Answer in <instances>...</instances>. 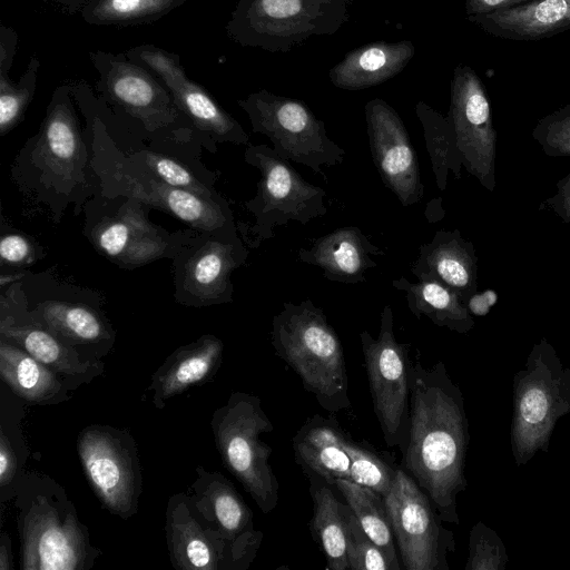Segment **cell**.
I'll return each mask as SVG.
<instances>
[{
    "instance_id": "obj_1",
    "label": "cell",
    "mask_w": 570,
    "mask_h": 570,
    "mask_svg": "<svg viewBox=\"0 0 570 570\" xmlns=\"http://www.w3.org/2000/svg\"><path fill=\"white\" fill-rule=\"evenodd\" d=\"M410 433L401 468L429 495L441 519L459 523L458 494L466 487L468 421L463 397L444 364L410 371Z\"/></svg>"
},
{
    "instance_id": "obj_2",
    "label": "cell",
    "mask_w": 570,
    "mask_h": 570,
    "mask_svg": "<svg viewBox=\"0 0 570 570\" xmlns=\"http://www.w3.org/2000/svg\"><path fill=\"white\" fill-rule=\"evenodd\" d=\"M22 570H89L101 554L66 490L26 470L13 498Z\"/></svg>"
},
{
    "instance_id": "obj_3",
    "label": "cell",
    "mask_w": 570,
    "mask_h": 570,
    "mask_svg": "<svg viewBox=\"0 0 570 570\" xmlns=\"http://www.w3.org/2000/svg\"><path fill=\"white\" fill-rule=\"evenodd\" d=\"M271 343L324 410L336 413L351 407L342 343L309 298L283 303L272 320Z\"/></svg>"
},
{
    "instance_id": "obj_4",
    "label": "cell",
    "mask_w": 570,
    "mask_h": 570,
    "mask_svg": "<svg viewBox=\"0 0 570 570\" xmlns=\"http://www.w3.org/2000/svg\"><path fill=\"white\" fill-rule=\"evenodd\" d=\"M352 0H239L226 23L242 47L288 52L313 37L332 36L350 20Z\"/></svg>"
},
{
    "instance_id": "obj_5",
    "label": "cell",
    "mask_w": 570,
    "mask_h": 570,
    "mask_svg": "<svg viewBox=\"0 0 570 570\" xmlns=\"http://www.w3.org/2000/svg\"><path fill=\"white\" fill-rule=\"evenodd\" d=\"M210 428L224 466L263 513L273 511L279 499V485L269 463L273 450L262 435L274 428L261 399L246 392H233L213 413Z\"/></svg>"
},
{
    "instance_id": "obj_6",
    "label": "cell",
    "mask_w": 570,
    "mask_h": 570,
    "mask_svg": "<svg viewBox=\"0 0 570 570\" xmlns=\"http://www.w3.org/2000/svg\"><path fill=\"white\" fill-rule=\"evenodd\" d=\"M244 158L261 173L256 195L245 203L255 223L250 227L239 224V230L249 247H259L263 242L275 236L276 227L291 220L306 225L326 214V191L306 181L272 147L249 145Z\"/></svg>"
},
{
    "instance_id": "obj_7",
    "label": "cell",
    "mask_w": 570,
    "mask_h": 570,
    "mask_svg": "<svg viewBox=\"0 0 570 570\" xmlns=\"http://www.w3.org/2000/svg\"><path fill=\"white\" fill-rule=\"evenodd\" d=\"M237 104L247 114L252 130L265 135L283 159L307 166L323 177L322 166L344 160L345 150L328 137L325 122L302 100L259 89Z\"/></svg>"
},
{
    "instance_id": "obj_8",
    "label": "cell",
    "mask_w": 570,
    "mask_h": 570,
    "mask_svg": "<svg viewBox=\"0 0 570 570\" xmlns=\"http://www.w3.org/2000/svg\"><path fill=\"white\" fill-rule=\"evenodd\" d=\"M98 76L99 98L149 132H184L194 129L176 107L164 83L125 52H89Z\"/></svg>"
},
{
    "instance_id": "obj_9",
    "label": "cell",
    "mask_w": 570,
    "mask_h": 570,
    "mask_svg": "<svg viewBox=\"0 0 570 570\" xmlns=\"http://www.w3.org/2000/svg\"><path fill=\"white\" fill-rule=\"evenodd\" d=\"M297 464L308 475L334 484L344 479L367 487L384 497L395 470L381 456L355 442L333 417L315 414L293 438Z\"/></svg>"
},
{
    "instance_id": "obj_10",
    "label": "cell",
    "mask_w": 570,
    "mask_h": 570,
    "mask_svg": "<svg viewBox=\"0 0 570 570\" xmlns=\"http://www.w3.org/2000/svg\"><path fill=\"white\" fill-rule=\"evenodd\" d=\"M393 312L385 305L381 313L380 331L373 337L360 333L370 392L376 419L387 446L403 454L410 433V344L397 342L393 330Z\"/></svg>"
},
{
    "instance_id": "obj_11",
    "label": "cell",
    "mask_w": 570,
    "mask_h": 570,
    "mask_svg": "<svg viewBox=\"0 0 570 570\" xmlns=\"http://www.w3.org/2000/svg\"><path fill=\"white\" fill-rule=\"evenodd\" d=\"M77 452L87 481L102 505L127 520L138 511L142 471L135 438L126 429L105 424L83 428Z\"/></svg>"
},
{
    "instance_id": "obj_12",
    "label": "cell",
    "mask_w": 570,
    "mask_h": 570,
    "mask_svg": "<svg viewBox=\"0 0 570 570\" xmlns=\"http://www.w3.org/2000/svg\"><path fill=\"white\" fill-rule=\"evenodd\" d=\"M391 528L406 570H449L446 554L454 550L452 532L429 495L402 468L383 497Z\"/></svg>"
},
{
    "instance_id": "obj_13",
    "label": "cell",
    "mask_w": 570,
    "mask_h": 570,
    "mask_svg": "<svg viewBox=\"0 0 570 570\" xmlns=\"http://www.w3.org/2000/svg\"><path fill=\"white\" fill-rule=\"evenodd\" d=\"M100 156L94 149L91 166L104 190L126 196L145 205L165 210L203 233H216L234 227L233 216L224 200H209L190 191L171 187L148 170H129L118 149Z\"/></svg>"
},
{
    "instance_id": "obj_14",
    "label": "cell",
    "mask_w": 570,
    "mask_h": 570,
    "mask_svg": "<svg viewBox=\"0 0 570 570\" xmlns=\"http://www.w3.org/2000/svg\"><path fill=\"white\" fill-rule=\"evenodd\" d=\"M125 53L148 68L164 83L194 129L217 142L248 145V135L239 122L206 88L187 76L178 53L151 43L131 47Z\"/></svg>"
},
{
    "instance_id": "obj_15",
    "label": "cell",
    "mask_w": 570,
    "mask_h": 570,
    "mask_svg": "<svg viewBox=\"0 0 570 570\" xmlns=\"http://www.w3.org/2000/svg\"><path fill=\"white\" fill-rule=\"evenodd\" d=\"M185 252L176 268L177 301L196 307L230 302V275L247 257L235 228L224 235L209 234L204 242Z\"/></svg>"
},
{
    "instance_id": "obj_16",
    "label": "cell",
    "mask_w": 570,
    "mask_h": 570,
    "mask_svg": "<svg viewBox=\"0 0 570 570\" xmlns=\"http://www.w3.org/2000/svg\"><path fill=\"white\" fill-rule=\"evenodd\" d=\"M73 100L70 85L55 89L31 153L45 183L68 190L83 183L87 160Z\"/></svg>"
},
{
    "instance_id": "obj_17",
    "label": "cell",
    "mask_w": 570,
    "mask_h": 570,
    "mask_svg": "<svg viewBox=\"0 0 570 570\" xmlns=\"http://www.w3.org/2000/svg\"><path fill=\"white\" fill-rule=\"evenodd\" d=\"M364 110L370 150L382 181L402 206L417 204L424 196V185L404 122L381 98L367 101Z\"/></svg>"
},
{
    "instance_id": "obj_18",
    "label": "cell",
    "mask_w": 570,
    "mask_h": 570,
    "mask_svg": "<svg viewBox=\"0 0 570 570\" xmlns=\"http://www.w3.org/2000/svg\"><path fill=\"white\" fill-rule=\"evenodd\" d=\"M190 490L198 510L225 539L235 570L248 569L263 532L255 529L253 511L234 484L220 472L198 465Z\"/></svg>"
},
{
    "instance_id": "obj_19",
    "label": "cell",
    "mask_w": 570,
    "mask_h": 570,
    "mask_svg": "<svg viewBox=\"0 0 570 570\" xmlns=\"http://www.w3.org/2000/svg\"><path fill=\"white\" fill-rule=\"evenodd\" d=\"M140 202L128 198L115 216L102 218L90 230L96 249L121 267H138L184 248L185 237L169 235L144 216Z\"/></svg>"
},
{
    "instance_id": "obj_20",
    "label": "cell",
    "mask_w": 570,
    "mask_h": 570,
    "mask_svg": "<svg viewBox=\"0 0 570 570\" xmlns=\"http://www.w3.org/2000/svg\"><path fill=\"white\" fill-rule=\"evenodd\" d=\"M165 532L169 560L177 570H235L229 548L202 514L190 494L168 499Z\"/></svg>"
},
{
    "instance_id": "obj_21",
    "label": "cell",
    "mask_w": 570,
    "mask_h": 570,
    "mask_svg": "<svg viewBox=\"0 0 570 570\" xmlns=\"http://www.w3.org/2000/svg\"><path fill=\"white\" fill-rule=\"evenodd\" d=\"M0 336L20 346L52 370L71 391L82 384H89L105 371V363L100 358L88 357L66 344L33 321L28 309L23 316L2 302Z\"/></svg>"
},
{
    "instance_id": "obj_22",
    "label": "cell",
    "mask_w": 570,
    "mask_h": 570,
    "mask_svg": "<svg viewBox=\"0 0 570 570\" xmlns=\"http://www.w3.org/2000/svg\"><path fill=\"white\" fill-rule=\"evenodd\" d=\"M223 351V341L212 334L177 347L151 376L147 390L153 404L163 410L174 396L210 381L220 367Z\"/></svg>"
},
{
    "instance_id": "obj_23",
    "label": "cell",
    "mask_w": 570,
    "mask_h": 570,
    "mask_svg": "<svg viewBox=\"0 0 570 570\" xmlns=\"http://www.w3.org/2000/svg\"><path fill=\"white\" fill-rule=\"evenodd\" d=\"M298 259L322 269L331 282H365V273L377 266L373 256L384 252L372 244L355 226L341 227L314 240L309 248L298 249Z\"/></svg>"
},
{
    "instance_id": "obj_24",
    "label": "cell",
    "mask_w": 570,
    "mask_h": 570,
    "mask_svg": "<svg viewBox=\"0 0 570 570\" xmlns=\"http://www.w3.org/2000/svg\"><path fill=\"white\" fill-rule=\"evenodd\" d=\"M28 314L88 357L100 358L115 343V332L108 322L85 304L47 299L28 309Z\"/></svg>"
},
{
    "instance_id": "obj_25",
    "label": "cell",
    "mask_w": 570,
    "mask_h": 570,
    "mask_svg": "<svg viewBox=\"0 0 570 570\" xmlns=\"http://www.w3.org/2000/svg\"><path fill=\"white\" fill-rule=\"evenodd\" d=\"M466 19L494 37L539 40L570 29V0H531Z\"/></svg>"
},
{
    "instance_id": "obj_26",
    "label": "cell",
    "mask_w": 570,
    "mask_h": 570,
    "mask_svg": "<svg viewBox=\"0 0 570 570\" xmlns=\"http://www.w3.org/2000/svg\"><path fill=\"white\" fill-rule=\"evenodd\" d=\"M415 55L412 41H376L350 51L332 67L333 86L344 90H362L383 83L399 75Z\"/></svg>"
},
{
    "instance_id": "obj_27",
    "label": "cell",
    "mask_w": 570,
    "mask_h": 570,
    "mask_svg": "<svg viewBox=\"0 0 570 570\" xmlns=\"http://www.w3.org/2000/svg\"><path fill=\"white\" fill-rule=\"evenodd\" d=\"M0 376L28 404L51 405L71 399V390L48 366L0 336Z\"/></svg>"
},
{
    "instance_id": "obj_28",
    "label": "cell",
    "mask_w": 570,
    "mask_h": 570,
    "mask_svg": "<svg viewBox=\"0 0 570 570\" xmlns=\"http://www.w3.org/2000/svg\"><path fill=\"white\" fill-rule=\"evenodd\" d=\"M464 250L454 234L436 232L432 242L420 246L411 266L417 281H434L455 293L471 283Z\"/></svg>"
},
{
    "instance_id": "obj_29",
    "label": "cell",
    "mask_w": 570,
    "mask_h": 570,
    "mask_svg": "<svg viewBox=\"0 0 570 570\" xmlns=\"http://www.w3.org/2000/svg\"><path fill=\"white\" fill-rule=\"evenodd\" d=\"M311 479L313 518L309 524L313 539L321 547L328 570L350 569L346 553V531L343 504L333 491Z\"/></svg>"
},
{
    "instance_id": "obj_30",
    "label": "cell",
    "mask_w": 570,
    "mask_h": 570,
    "mask_svg": "<svg viewBox=\"0 0 570 570\" xmlns=\"http://www.w3.org/2000/svg\"><path fill=\"white\" fill-rule=\"evenodd\" d=\"M392 285L404 292L409 309L416 318L424 316L438 326L459 332L469 328V318L451 288L434 281L413 283L403 276L394 279Z\"/></svg>"
},
{
    "instance_id": "obj_31",
    "label": "cell",
    "mask_w": 570,
    "mask_h": 570,
    "mask_svg": "<svg viewBox=\"0 0 570 570\" xmlns=\"http://www.w3.org/2000/svg\"><path fill=\"white\" fill-rule=\"evenodd\" d=\"M334 484L345 498L365 533L385 553L391 569L400 570L394 534L384 498L373 489L348 480L338 479Z\"/></svg>"
},
{
    "instance_id": "obj_32",
    "label": "cell",
    "mask_w": 570,
    "mask_h": 570,
    "mask_svg": "<svg viewBox=\"0 0 570 570\" xmlns=\"http://www.w3.org/2000/svg\"><path fill=\"white\" fill-rule=\"evenodd\" d=\"M187 0H91L79 11L90 26L132 27L155 22Z\"/></svg>"
},
{
    "instance_id": "obj_33",
    "label": "cell",
    "mask_w": 570,
    "mask_h": 570,
    "mask_svg": "<svg viewBox=\"0 0 570 570\" xmlns=\"http://www.w3.org/2000/svg\"><path fill=\"white\" fill-rule=\"evenodd\" d=\"M415 114L423 128L438 187L443 190L446 185V170L451 166V147L455 141L452 125L449 119L423 101L416 104Z\"/></svg>"
},
{
    "instance_id": "obj_34",
    "label": "cell",
    "mask_w": 570,
    "mask_h": 570,
    "mask_svg": "<svg viewBox=\"0 0 570 570\" xmlns=\"http://www.w3.org/2000/svg\"><path fill=\"white\" fill-rule=\"evenodd\" d=\"M40 61L31 56L18 81L9 73H0V134L4 136L22 119L31 102L38 81Z\"/></svg>"
},
{
    "instance_id": "obj_35",
    "label": "cell",
    "mask_w": 570,
    "mask_h": 570,
    "mask_svg": "<svg viewBox=\"0 0 570 570\" xmlns=\"http://www.w3.org/2000/svg\"><path fill=\"white\" fill-rule=\"evenodd\" d=\"M10 417L1 414L0 424V499L1 502L14 498L18 483L23 474L28 449L23 438L13 441Z\"/></svg>"
},
{
    "instance_id": "obj_36",
    "label": "cell",
    "mask_w": 570,
    "mask_h": 570,
    "mask_svg": "<svg viewBox=\"0 0 570 570\" xmlns=\"http://www.w3.org/2000/svg\"><path fill=\"white\" fill-rule=\"evenodd\" d=\"M135 158L142 159V166L146 170L171 187L190 191L209 200H222L216 193L199 181L187 167L169 156L150 150H139L135 154Z\"/></svg>"
},
{
    "instance_id": "obj_37",
    "label": "cell",
    "mask_w": 570,
    "mask_h": 570,
    "mask_svg": "<svg viewBox=\"0 0 570 570\" xmlns=\"http://www.w3.org/2000/svg\"><path fill=\"white\" fill-rule=\"evenodd\" d=\"M351 570H392L385 553L370 539L348 504L343 505Z\"/></svg>"
},
{
    "instance_id": "obj_38",
    "label": "cell",
    "mask_w": 570,
    "mask_h": 570,
    "mask_svg": "<svg viewBox=\"0 0 570 570\" xmlns=\"http://www.w3.org/2000/svg\"><path fill=\"white\" fill-rule=\"evenodd\" d=\"M552 411V397L543 385L529 384L519 397L517 428L525 435L542 432Z\"/></svg>"
},
{
    "instance_id": "obj_39",
    "label": "cell",
    "mask_w": 570,
    "mask_h": 570,
    "mask_svg": "<svg viewBox=\"0 0 570 570\" xmlns=\"http://www.w3.org/2000/svg\"><path fill=\"white\" fill-rule=\"evenodd\" d=\"M2 265H28L36 259V249L30 239L21 234H6L0 240Z\"/></svg>"
},
{
    "instance_id": "obj_40",
    "label": "cell",
    "mask_w": 570,
    "mask_h": 570,
    "mask_svg": "<svg viewBox=\"0 0 570 570\" xmlns=\"http://www.w3.org/2000/svg\"><path fill=\"white\" fill-rule=\"evenodd\" d=\"M19 37L12 27L0 24V73H9L17 55Z\"/></svg>"
},
{
    "instance_id": "obj_41",
    "label": "cell",
    "mask_w": 570,
    "mask_h": 570,
    "mask_svg": "<svg viewBox=\"0 0 570 570\" xmlns=\"http://www.w3.org/2000/svg\"><path fill=\"white\" fill-rule=\"evenodd\" d=\"M531 0H465L466 17L482 14L501 8L521 4Z\"/></svg>"
},
{
    "instance_id": "obj_42",
    "label": "cell",
    "mask_w": 570,
    "mask_h": 570,
    "mask_svg": "<svg viewBox=\"0 0 570 570\" xmlns=\"http://www.w3.org/2000/svg\"><path fill=\"white\" fill-rule=\"evenodd\" d=\"M497 302V294L489 289L482 294L473 295L468 304L469 309L475 315H485Z\"/></svg>"
},
{
    "instance_id": "obj_43",
    "label": "cell",
    "mask_w": 570,
    "mask_h": 570,
    "mask_svg": "<svg viewBox=\"0 0 570 570\" xmlns=\"http://www.w3.org/2000/svg\"><path fill=\"white\" fill-rule=\"evenodd\" d=\"M11 539L8 533L0 535V570H13Z\"/></svg>"
},
{
    "instance_id": "obj_44",
    "label": "cell",
    "mask_w": 570,
    "mask_h": 570,
    "mask_svg": "<svg viewBox=\"0 0 570 570\" xmlns=\"http://www.w3.org/2000/svg\"><path fill=\"white\" fill-rule=\"evenodd\" d=\"M51 2L61 9L68 11L69 13L79 12L83 6H86L91 0H46Z\"/></svg>"
}]
</instances>
